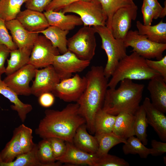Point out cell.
<instances>
[{"instance_id":"cell-36","label":"cell","mask_w":166,"mask_h":166,"mask_svg":"<svg viewBox=\"0 0 166 166\" xmlns=\"http://www.w3.org/2000/svg\"><path fill=\"white\" fill-rule=\"evenodd\" d=\"M19 126V143L22 153H26L32 149L36 144L33 141L32 130L24 124Z\"/></svg>"},{"instance_id":"cell-24","label":"cell","mask_w":166,"mask_h":166,"mask_svg":"<svg viewBox=\"0 0 166 166\" xmlns=\"http://www.w3.org/2000/svg\"><path fill=\"white\" fill-rule=\"evenodd\" d=\"M134 115L122 113L117 116L112 132L117 135L127 140L135 135Z\"/></svg>"},{"instance_id":"cell-12","label":"cell","mask_w":166,"mask_h":166,"mask_svg":"<svg viewBox=\"0 0 166 166\" xmlns=\"http://www.w3.org/2000/svg\"><path fill=\"white\" fill-rule=\"evenodd\" d=\"M137 6L135 3L121 8L113 14L110 30L115 38L124 41L131 26L132 21L137 17Z\"/></svg>"},{"instance_id":"cell-16","label":"cell","mask_w":166,"mask_h":166,"mask_svg":"<svg viewBox=\"0 0 166 166\" xmlns=\"http://www.w3.org/2000/svg\"><path fill=\"white\" fill-rule=\"evenodd\" d=\"M5 23L18 48L33 46L38 33L28 30L16 19L6 21Z\"/></svg>"},{"instance_id":"cell-35","label":"cell","mask_w":166,"mask_h":166,"mask_svg":"<svg viewBox=\"0 0 166 166\" xmlns=\"http://www.w3.org/2000/svg\"><path fill=\"white\" fill-rule=\"evenodd\" d=\"M107 17L106 26L110 30L112 18L118 9L134 4L133 0H99Z\"/></svg>"},{"instance_id":"cell-30","label":"cell","mask_w":166,"mask_h":166,"mask_svg":"<svg viewBox=\"0 0 166 166\" xmlns=\"http://www.w3.org/2000/svg\"><path fill=\"white\" fill-rule=\"evenodd\" d=\"M27 0H0V18L6 21L16 19Z\"/></svg>"},{"instance_id":"cell-42","label":"cell","mask_w":166,"mask_h":166,"mask_svg":"<svg viewBox=\"0 0 166 166\" xmlns=\"http://www.w3.org/2000/svg\"><path fill=\"white\" fill-rule=\"evenodd\" d=\"M52 0H27L25 2L27 9L42 12Z\"/></svg>"},{"instance_id":"cell-40","label":"cell","mask_w":166,"mask_h":166,"mask_svg":"<svg viewBox=\"0 0 166 166\" xmlns=\"http://www.w3.org/2000/svg\"><path fill=\"white\" fill-rule=\"evenodd\" d=\"M148 66L152 69L159 73L166 81V56L160 59L154 61L146 59Z\"/></svg>"},{"instance_id":"cell-18","label":"cell","mask_w":166,"mask_h":166,"mask_svg":"<svg viewBox=\"0 0 166 166\" xmlns=\"http://www.w3.org/2000/svg\"><path fill=\"white\" fill-rule=\"evenodd\" d=\"M16 19L30 32H37L49 26L44 13L30 9L21 11Z\"/></svg>"},{"instance_id":"cell-19","label":"cell","mask_w":166,"mask_h":166,"mask_svg":"<svg viewBox=\"0 0 166 166\" xmlns=\"http://www.w3.org/2000/svg\"><path fill=\"white\" fill-rule=\"evenodd\" d=\"M50 26H53L65 30L73 29L76 26L83 25L79 16L73 14L65 15L61 10L45 11L44 12Z\"/></svg>"},{"instance_id":"cell-10","label":"cell","mask_w":166,"mask_h":166,"mask_svg":"<svg viewBox=\"0 0 166 166\" xmlns=\"http://www.w3.org/2000/svg\"><path fill=\"white\" fill-rule=\"evenodd\" d=\"M90 63V61L80 59L68 50L55 56L52 65L61 81L71 77L73 73L82 71Z\"/></svg>"},{"instance_id":"cell-44","label":"cell","mask_w":166,"mask_h":166,"mask_svg":"<svg viewBox=\"0 0 166 166\" xmlns=\"http://www.w3.org/2000/svg\"><path fill=\"white\" fill-rule=\"evenodd\" d=\"M152 148H150V154L153 156H161L166 152V143L152 140L151 141Z\"/></svg>"},{"instance_id":"cell-33","label":"cell","mask_w":166,"mask_h":166,"mask_svg":"<svg viewBox=\"0 0 166 166\" xmlns=\"http://www.w3.org/2000/svg\"><path fill=\"white\" fill-rule=\"evenodd\" d=\"M125 155L138 154L141 158H146L150 154V148L144 145L137 137L132 136L128 138L122 147Z\"/></svg>"},{"instance_id":"cell-11","label":"cell","mask_w":166,"mask_h":166,"mask_svg":"<svg viewBox=\"0 0 166 166\" xmlns=\"http://www.w3.org/2000/svg\"><path fill=\"white\" fill-rule=\"evenodd\" d=\"M85 76L76 73L73 77L62 80L52 92L55 96L67 102H77L86 85Z\"/></svg>"},{"instance_id":"cell-6","label":"cell","mask_w":166,"mask_h":166,"mask_svg":"<svg viewBox=\"0 0 166 166\" xmlns=\"http://www.w3.org/2000/svg\"><path fill=\"white\" fill-rule=\"evenodd\" d=\"M61 10L65 14L71 13L77 14L84 26H106L107 17L99 0L78 1Z\"/></svg>"},{"instance_id":"cell-7","label":"cell","mask_w":166,"mask_h":166,"mask_svg":"<svg viewBox=\"0 0 166 166\" xmlns=\"http://www.w3.org/2000/svg\"><path fill=\"white\" fill-rule=\"evenodd\" d=\"M96 33L93 27L84 26L68 39V50L80 59L90 61L97 46Z\"/></svg>"},{"instance_id":"cell-8","label":"cell","mask_w":166,"mask_h":166,"mask_svg":"<svg viewBox=\"0 0 166 166\" xmlns=\"http://www.w3.org/2000/svg\"><path fill=\"white\" fill-rule=\"evenodd\" d=\"M124 42L126 48L131 47L132 52L146 59L155 58L159 60L166 49V43L152 42L146 36L139 34L137 30H129Z\"/></svg>"},{"instance_id":"cell-38","label":"cell","mask_w":166,"mask_h":166,"mask_svg":"<svg viewBox=\"0 0 166 166\" xmlns=\"http://www.w3.org/2000/svg\"><path fill=\"white\" fill-rule=\"evenodd\" d=\"M6 21L0 18V44L7 46L10 50L18 48L8 31Z\"/></svg>"},{"instance_id":"cell-39","label":"cell","mask_w":166,"mask_h":166,"mask_svg":"<svg viewBox=\"0 0 166 166\" xmlns=\"http://www.w3.org/2000/svg\"><path fill=\"white\" fill-rule=\"evenodd\" d=\"M52 148L54 156L57 159L61 157L65 153L66 148V142L63 140L57 137L47 138Z\"/></svg>"},{"instance_id":"cell-41","label":"cell","mask_w":166,"mask_h":166,"mask_svg":"<svg viewBox=\"0 0 166 166\" xmlns=\"http://www.w3.org/2000/svg\"><path fill=\"white\" fill-rule=\"evenodd\" d=\"M148 5L152 9L154 13V19L163 18L166 15V1L164 7H162L157 0H144Z\"/></svg>"},{"instance_id":"cell-32","label":"cell","mask_w":166,"mask_h":166,"mask_svg":"<svg viewBox=\"0 0 166 166\" xmlns=\"http://www.w3.org/2000/svg\"><path fill=\"white\" fill-rule=\"evenodd\" d=\"M37 156L43 166H58L62 163L56 161L47 139H42L38 144Z\"/></svg>"},{"instance_id":"cell-5","label":"cell","mask_w":166,"mask_h":166,"mask_svg":"<svg viewBox=\"0 0 166 166\" xmlns=\"http://www.w3.org/2000/svg\"><path fill=\"white\" fill-rule=\"evenodd\" d=\"M101 40V48L105 50L107 61L104 73L108 79L111 77L120 60L127 55L126 47L123 41L115 38L106 26H93Z\"/></svg>"},{"instance_id":"cell-23","label":"cell","mask_w":166,"mask_h":166,"mask_svg":"<svg viewBox=\"0 0 166 166\" xmlns=\"http://www.w3.org/2000/svg\"><path fill=\"white\" fill-rule=\"evenodd\" d=\"M33 46L17 48L10 51V58L7 59L5 73L9 75L28 64Z\"/></svg>"},{"instance_id":"cell-34","label":"cell","mask_w":166,"mask_h":166,"mask_svg":"<svg viewBox=\"0 0 166 166\" xmlns=\"http://www.w3.org/2000/svg\"><path fill=\"white\" fill-rule=\"evenodd\" d=\"M37 150L38 144H36L31 150L19 155L15 160L4 166H43L38 159Z\"/></svg>"},{"instance_id":"cell-4","label":"cell","mask_w":166,"mask_h":166,"mask_svg":"<svg viewBox=\"0 0 166 166\" xmlns=\"http://www.w3.org/2000/svg\"><path fill=\"white\" fill-rule=\"evenodd\" d=\"M160 75L150 68L146 59L135 52L127 55L120 61L108 82L109 88H115L121 80H150Z\"/></svg>"},{"instance_id":"cell-15","label":"cell","mask_w":166,"mask_h":166,"mask_svg":"<svg viewBox=\"0 0 166 166\" xmlns=\"http://www.w3.org/2000/svg\"><path fill=\"white\" fill-rule=\"evenodd\" d=\"M142 105L148 124L152 127L160 139L166 142V117L164 113L154 106L148 97L145 98Z\"/></svg>"},{"instance_id":"cell-9","label":"cell","mask_w":166,"mask_h":166,"mask_svg":"<svg viewBox=\"0 0 166 166\" xmlns=\"http://www.w3.org/2000/svg\"><path fill=\"white\" fill-rule=\"evenodd\" d=\"M60 54L57 49L43 35H38L32 49L28 64L36 69L52 65L54 57Z\"/></svg>"},{"instance_id":"cell-31","label":"cell","mask_w":166,"mask_h":166,"mask_svg":"<svg viewBox=\"0 0 166 166\" xmlns=\"http://www.w3.org/2000/svg\"><path fill=\"white\" fill-rule=\"evenodd\" d=\"M135 135L144 145L148 143L147 128L148 126L145 111L142 105H140L135 114Z\"/></svg>"},{"instance_id":"cell-46","label":"cell","mask_w":166,"mask_h":166,"mask_svg":"<svg viewBox=\"0 0 166 166\" xmlns=\"http://www.w3.org/2000/svg\"><path fill=\"white\" fill-rule=\"evenodd\" d=\"M54 97L51 92L44 93L38 97V102L40 105L43 107H49L54 103Z\"/></svg>"},{"instance_id":"cell-47","label":"cell","mask_w":166,"mask_h":166,"mask_svg":"<svg viewBox=\"0 0 166 166\" xmlns=\"http://www.w3.org/2000/svg\"><path fill=\"white\" fill-rule=\"evenodd\" d=\"M10 51L6 45L0 44V77L5 73V64Z\"/></svg>"},{"instance_id":"cell-25","label":"cell","mask_w":166,"mask_h":166,"mask_svg":"<svg viewBox=\"0 0 166 166\" xmlns=\"http://www.w3.org/2000/svg\"><path fill=\"white\" fill-rule=\"evenodd\" d=\"M136 26L139 34L146 36L150 40L158 43H166V23L162 20L153 26H146L138 21Z\"/></svg>"},{"instance_id":"cell-26","label":"cell","mask_w":166,"mask_h":166,"mask_svg":"<svg viewBox=\"0 0 166 166\" xmlns=\"http://www.w3.org/2000/svg\"><path fill=\"white\" fill-rule=\"evenodd\" d=\"M20 132L19 126L14 130L11 139L0 152V166H4L5 164L12 162L22 153L19 141Z\"/></svg>"},{"instance_id":"cell-3","label":"cell","mask_w":166,"mask_h":166,"mask_svg":"<svg viewBox=\"0 0 166 166\" xmlns=\"http://www.w3.org/2000/svg\"><path fill=\"white\" fill-rule=\"evenodd\" d=\"M144 87L131 80H121L118 88L107 89L102 109L114 116L122 113L134 115L140 106Z\"/></svg>"},{"instance_id":"cell-17","label":"cell","mask_w":166,"mask_h":166,"mask_svg":"<svg viewBox=\"0 0 166 166\" xmlns=\"http://www.w3.org/2000/svg\"><path fill=\"white\" fill-rule=\"evenodd\" d=\"M66 150L61 157L56 160L61 163L75 165L85 164L95 166L97 156L84 151L75 146L73 143L66 142Z\"/></svg>"},{"instance_id":"cell-21","label":"cell","mask_w":166,"mask_h":166,"mask_svg":"<svg viewBox=\"0 0 166 166\" xmlns=\"http://www.w3.org/2000/svg\"><path fill=\"white\" fill-rule=\"evenodd\" d=\"M85 124L77 129L73 139V144L79 149L86 152L96 154L97 151L98 144L95 136H93L87 132Z\"/></svg>"},{"instance_id":"cell-28","label":"cell","mask_w":166,"mask_h":166,"mask_svg":"<svg viewBox=\"0 0 166 166\" xmlns=\"http://www.w3.org/2000/svg\"><path fill=\"white\" fill-rule=\"evenodd\" d=\"M98 144L96 155L99 157L108 153L110 150L120 143H125L126 140L117 135L113 132L95 134Z\"/></svg>"},{"instance_id":"cell-2","label":"cell","mask_w":166,"mask_h":166,"mask_svg":"<svg viewBox=\"0 0 166 166\" xmlns=\"http://www.w3.org/2000/svg\"><path fill=\"white\" fill-rule=\"evenodd\" d=\"M101 66H93L86 74L85 88L76 102L79 113L85 119L87 130L95 133L94 122L95 115L102 109L108 89V79L105 75Z\"/></svg>"},{"instance_id":"cell-20","label":"cell","mask_w":166,"mask_h":166,"mask_svg":"<svg viewBox=\"0 0 166 166\" xmlns=\"http://www.w3.org/2000/svg\"><path fill=\"white\" fill-rule=\"evenodd\" d=\"M148 83L147 89L149 92L151 103L164 113L166 112V81L161 76L154 77Z\"/></svg>"},{"instance_id":"cell-13","label":"cell","mask_w":166,"mask_h":166,"mask_svg":"<svg viewBox=\"0 0 166 166\" xmlns=\"http://www.w3.org/2000/svg\"><path fill=\"white\" fill-rule=\"evenodd\" d=\"M36 69L31 65L27 64L6 75L3 81L18 95L30 96L31 92L29 84L35 77Z\"/></svg>"},{"instance_id":"cell-14","label":"cell","mask_w":166,"mask_h":166,"mask_svg":"<svg viewBox=\"0 0 166 166\" xmlns=\"http://www.w3.org/2000/svg\"><path fill=\"white\" fill-rule=\"evenodd\" d=\"M34 78L30 87L31 94L38 97L44 93L52 92L61 81L52 65L36 69Z\"/></svg>"},{"instance_id":"cell-1","label":"cell","mask_w":166,"mask_h":166,"mask_svg":"<svg viewBox=\"0 0 166 166\" xmlns=\"http://www.w3.org/2000/svg\"><path fill=\"white\" fill-rule=\"evenodd\" d=\"M78 108L76 102L68 104L61 110H46L44 117L35 129V133L42 139L57 137L73 143L77 129L86 124Z\"/></svg>"},{"instance_id":"cell-27","label":"cell","mask_w":166,"mask_h":166,"mask_svg":"<svg viewBox=\"0 0 166 166\" xmlns=\"http://www.w3.org/2000/svg\"><path fill=\"white\" fill-rule=\"evenodd\" d=\"M41 33L48 39L53 45L57 48L60 53L63 54L68 50L67 35L69 31L63 30L53 26H49L42 31L37 32Z\"/></svg>"},{"instance_id":"cell-22","label":"cell","mask_w":166,"mask_h":166,"mask_svg":"<svg viewBox=\"0 0 166 166\" xmlns=\"http://www.w3.org/2000/svg\"><path fill=\"white\" fill-rule=\"evenodd\" d=\"M0 94L7 98L13 105L10 106L11 109L16 111L22 122L25 121L27 114L32 110V105L22 102L18 95L8 87L0 77Z\"/></svg>"},{"instance_id":"cell-37","label":"cell","mask_w":166,"mask_h":166,"mask_svg":"<svg viewBox=\"0 0 166 166\" xmlns=\"http://www.w3.org/2000/svg\"><path fill=\"white\" fill-rule=\"evenodd\" d=\"M128 163L123 159L107 153L97 157L95 166H129Z\"/></svg>"},{"instance_id":"cell-29","label":"cell","mask_w":166,"mask_h":166,"mask_svg":"<svg viewBox=\"0 0 166 166\" xmlns=\"http://www.w3.org/2000/svg\"><path fill=\"white\" fill-rule=\"evenodd\" d=\"M116 116L109 114L100 109L95 117L94 125L95 134L112 132Z\"/></svg>"},{"instance_id":"cell-43","label":"cell","mask_w":166,"mask_h":166,"mask_svg":"<svg viewBox=\"0 0 166 166\" xmlns=\"http://www.w3.org/2000/svg\"><path fill=\"white\" fill-rule=\"evenodd\" d=\"M86 0H52L46 7L45 10L58 11L74 2Z\"/></svg>"},{"instance_id":"cell-45","label":"cell","mask_w":166,"mask_h":166,"mask_svg":"<svg viewBox=\"0 0 166 166\" xmlns=\"http://www.w3.org/2000/svg\"><path fill=\"white\" fill-rule=\"evenodd\" d=\"M141 12L143 16V24L146 26L151 25L154 18V13L144 0L143 1Z\"/></svg>"}]
</instances>
